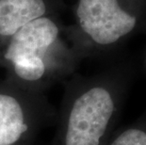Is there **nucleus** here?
<instances>
[{"mask_svg": "<svg viewBox=\"0 0 146 145\" xmlns=\"http://www.w3.org/2000/svg\"><path fill=\"white\" fill-rule=\"evenodd\" d=\"M76 17L81 31L100 46L114 44L135 27L136 18L119 0H79Z\"/></svg>", "mask_w": 146, "mask_h": 145, "instance_id": "4", "label": "nucleus"}, {"mask_svg": "<svg viewBox=\"0 0 146 145\" xmlns=\"http://www.w3.org/2000/svg\"><path fill=\"white\" fill-rule=\"evenodd\" d=\"M74 57L54 18L42 16L0 42V63L8 77L22 87L44 92L73 68Z\"/></svg>", "mask_w": 146, "mask_h": 145, "instance_id": "1", "label": "nucleus"}, {"mask_svg": "<svg viewBox=\"0 0 146 145\" xmlns=\"http://www.w3.org/2000/svg\"><path fill=\"white\" fill-rule=\"evenodd\" d=\"M110 145H146V132L138 128H130L122 132Z\"/></svg>", "mask_w": 146, "mask_h": 145, "instance_id": "6", "label": "nucleus"}, {"mask_svg": "<svg viewBox=\"0 0 146 145\" xmlns=\"http://www.w3.org/2000/svg\"><path fill=\"white\" fill-rule=\"evenodd\" d=\"M57 111L44 92L0 82V145H33L43 128L56 122Z\"/></svg>", "mask_w": 146, "mask_h": 145, "instance_id": "3", "label": "nucleus"}, {"mask_svg": "<svg viewBox=\"0 0 146 145\" xmlns=\"http://www.w3.org/2000/svg\"><path fill=\"white\" fill-rule=\"evenodd\" d=\"M117 109L107 85L69 83L57 113L52 145H103Z\"/></svg>", "mask_w": 146, "mask_h": 145, "instance_id": "2", "label": "nucleus"}, {"mask_svg": "<svg viewBox=\"0 0 146 145\" xmlns=\"http://www.w3.org/2000/svg\"><path fill=\"white\" fill-rule=\"evenodd\" d=\"M47 12V0H0V42Z\"/></svg>", "mask_w": 146, "mask_h": 145, "instance_id": "5", "label": "nucleus"}]
</instances>
